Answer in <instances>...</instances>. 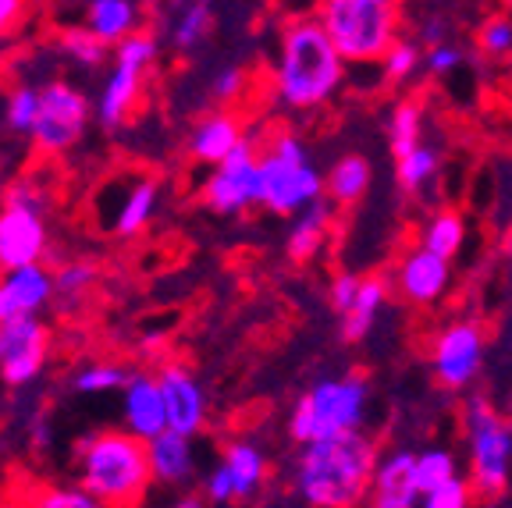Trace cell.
<instances>
[{"label":"cell","mask_w":512,"mask_h":508,"mask_svg":"<svg viewBox=\"0 0 512 508\" xmlns=\"http://www.w3.org/2000/svg\"><path fill=\"white\" fill-rule=\"evenodd\" d=\"M377 455L381 452L374 437H367L363 430L299 445V455L292 462V491L303 505L313 508L363 505L370 494Z\"/></svg>","instance_id":"obj_1"},{"label":"cell","mask_w":512,"mask_h":508,"mask_svg":"<svg viewBox=\"0 0 512 508\" xmlns=\"http://www.w3.org/2000/svg\"><path fill=\"white\" fill-rule=\"evenodd\" d=\"M345 57L338 54L317 15L292 18L281 29L274 61V96L288 111H317L331 104L345 86Z\"/></svg>","instance_id":"obj_2"},{"label":"cell","mask_w":512,"mask_h":508,"mask_svg":"<svg viewBox=\"0 0 512 508\" xmlns=\"http://www.w3.org/2000/svg\"><path fill=\"white\" fill-rule=\"evenodd\" d=\"M79 484L100 505H139L150 498V445L132 430H100L79 445Z\"/></svg>","instance_id":"obj_3"},{"label":"cell","mask_w":512,"mask_h":508,"mask_svg":"<svg viewBox=\"0 0 512 508\" xmlns=\"http://www.w3.org/2000/svg\"><path fill=\"white\" fill-rule=\"evenodd\" d=\"M317 18L349 64H381L402 29V0H320Z\"/></svg>","instance_id":"obj_4"},{"label":"cell","mask_w":512,"mask_h":508,"mask_svg":"<svg viewBox=\"0 0 512 508\" xmlns=\"http://www.w3.org/2000/svg\"><path fill=\"white\" fill-rule=\"evenodd\" d=\"M367 405H370V384L360 374L324 377V381L310 384L299 395V402L292 405L288 437L296 445H310V441H324V437L363 430Z\"/></svg>","instance_id":"obj_5"},{"label":"cell","mask_w":512,"mask_h":508,"mask_svg":"<svg viewBox=\"0 0 512 508\" xmlns=\"http://www.w3.org/2000/svg\"><path fill=\"white\" fill-rule=\"evenodd\" d=\"M466 477L480 501L505 498L512 480V423L491 398L473 395L463 405Z\"/></svg>","instance_id":"obj_6"},{"label":"cell","mask_w":512,"mask_h":508,"mask_svg":"<svg viewBox=\"0 0 512 508\" xmlns=\"http://www.w3.org/2000/svg\"><path fill=\"white\" fill-rule=\"evenodd\" d=\"M324 199V175L296 132H278L260 153V207L274 217H296Z\"/></svg>","instance_id":"obj_7"},{"label":"cell","mask_w":512,"mask_h":508,"mask_svg":"<svg viewBox=\"0 0 512 508\" xmlns=\"http://www.w3.org/2000/svg\"><path fill=\"white\" fill-rule=\"evenodd\" d=\"M50 196L32 178L8 185L0 199V270L40 263L50 249Z\"/></svg>","instance_id":"obj_8"},{"label":"cell","mask_w":512,"mask_h":508,"mask_svg":"<svg viewBox=\"0 0 512 508\" xmlns=\"http://www.w3.org/2000/svg\"><path fill=\"white\" fill-rule=\"evenodd\" d=\"M160 47L150 32H132L121 43H114V68L107 72L100 96H96V121L114 132L128 121V114L136 111L139 96H143V79L150 72V64L157 61Z\"/></svg>","instance_id":"obj_9"},{"label":"cell","mask_w":512,"mask_h":508,"mask_svg":"<svg viewBox=\"0 0 512 508\" xmlns=\"http://www.w3.org/2000/svg\"><path fill=\"white\" fill-rule=\"evenodd\" d=\"M93 104L79 86L64 79H50L40 86V114L32 125L29 139L32 146L47 157H61V153L75 150L86 135L89 121H93Z\"/></svg>","instance_id":"obj_10"},{"label":"cell","mask_w":512,"mask_h":508,"mask_svg":"<svg viewBox=\"0 0 512 508\" xmlns=\"http://www.w3.org/2000/svg\"><path fill=\"white\" fill-rule=\"evenodd\" d=\"M260 146L242 139L221 164L210 167V175L200 185V199L210 214L239 217L249 207H260Z\"/></svg>","instance_id":"obj_11"},{"label":"cell","mask_w":512,"mask_h":508,"mask_svg":"<svg viewBox=\"0 0 512 508\" xmlns=\"http://www.w3.org/2000/svg\"><path fill=\"white\" fill-rule=\"evenodd\" d=\"M484 359H488V338L477 320H456L438 331L431 345V374L441 388L466 391L484 374Z\"/></svg>","instance_id":"obj_12"},{"label":"cell","mask_w":512,"mask_h":508,"mask_svg":"<svg viewBox=\"0 0 512 508\" xmlns=\"http://www.w3.org/2000/svg\"><path fill=\"white\" fill-rule=\"evenodd\" d=\"M160 207V182L150 175H125L96 192V221L118 239H136Z\"/></svg>","instance_id":"obj_13"},{"label":"cell","mask_w":512,"mask_h":508,"mask_svg":"<svg viewBox=\"0 0 512 508\" xmlns=\"http://www.w3.org/2000/svg\"><path fill=\"white\" fill-rule=\"evenodd\" d=\"M0 381L8 388H25L43 374L50 356V331L36 317H15L0 324Z\"/></svg>","instance_id":"obj_14"},{"label":"cell","mask_w":512,"mask_h":508,"mask_svg":"<svg viewBox=\"0 0 512 508\" xmlns=\"http://www.w3.org/2000/svg\"><path fill=\"white\" fill-rule=\"evenodd\" d=\"M392 288L409 306H434V302L445 299L448 288H452V260L416 242V246L406 249V253L399 256V263H395Z\"/></svg>","instance_id":"obj_15"},{"label":"cell","mask_w":512,"mask_h":508,"mask_svg":"<svg viewBox=\"0 0 512 508\" xmlns=\"http://www.w3.org/2000/svg\"><path fill=\"white\" fill-rule=\"evenodd\" d=\"M157 381L164 391V405H168V427L189 437L203 434L210 420V398L200 377L185 363H164L157 370Z\"/></svg>","instance_id":"obj_16"},{"label":"cell","mask_w":512,"mask_h":508,"mask_svg":"<svg viewBox=\"0 0 512 508\" xmlns=\"http://www.w3.org/2000/svg\"><path fill=\"white\" fill-rule=\"evenodd\" d=\"M54 299V274L43 267V260L0 270V324L15 317H40Z\"/></svg>","instance_id":"obj_17"},{"label":"cell","mask_w":512,"mask_h":508,"mask_svg":"<svg viewBox=\"0 0 512 508\" xmlns=\"http://www.w3.org/2000/svg\"><path fill=\"white\" fill-rule=\"evenodd\" d=\"M367 501L374 508H416V505H424L420 473H416V452H409V448H392V452L377 455Z\"/></svg>","instance_id":"obj_18"},{"label":"cell","mask_w":512,"mask_h":508,"mask_svg":"<svg viewBox=\"0 0 512 508\" xmlns=\"http://www.w3.org/2000/svg\"><path fill=\"white\" fill-rule=\"evenodd\" d=\"M121 416H125V427L143 441L168 430V405H164L157 374H146V370L128 374L125 388H121Z\"/></svg>","instance_id":"obj_19"},{"label":"cell","mask_w":512,"mask_h":508,"mask_svg":"<svg viewBox=\"0 0 512 508\" xmlns=\"http://www.w3.org/2000/svg\"><path fill=\"white\" fill-rule=\"evenodd\" d=\"M150 466H153V484L182 491L196 480V437L178 434V430H164V434L150 437Z\"/></svg>","instance_id":"obj_20"},{"label":"cell","mask_w":512,"mask_h":508,"mask_svg":"<svg viewBox=\"0 0 512 508\" xmlns=\"http://www.w3.org/2000/svg\"><path fill=\"white\" fill-rule=\"evenodd\" d=\"M335 214L338 207L328 196L310 203L306 210H299L292 217V228L285 235V256L292 263H310L320 249L328 246V239L335 235Z\"/></svg>","instance_id":"obj_21"},{"label":"cell","mask_w":512,"mask_h":508,"mask_svg":"<svg viewBox=\"0 0 512 508\" xmlns=\"http://www.w3.org/2000/svg\"><path fill=\"white\" fill-rule=\"evenodd\" d=\"M242 139H246L242 121L235 118L232 111H214V114H207V118L196 121V128L189 132V157L214 167V164H221Z\"/></svg>","instance_id":"obj_22"},{"label":"cell","mask_w":512,"mask_h":508,"mask_svg":"<svg viewBox=\"0 0 512 508\" xmlns=\"http://www.w3.org/2000/svg\"><path fill=\"white\" fill-rule=\"evenodd\" d=\"M221 466L228 469L235 501L260 498L267 477H271V459H267V452L256 441H232V445L224 448Z\"/></svg>","instance_id":"obj_23"},{"label":"cell","mask_w":512,"mask_h":508,"mask_svg":"<svg viewBox=\"0 0 512 508\" xmlns=\"http://www.w3.org/2000/svg\"><path fill=\"white\" fill-rule=\"evenodd\" d=\"M370 182H374V164H370L363 153H345V157H338L335 164L328 167V175H324V196H328L338 210L356 207V203L367 199Z\"/></svg>","instance_id":"obj_24"},{"label":"cell","mask_w":512,"mask_h":508,"mask_svg":"<svg viewBox=\"0 0 512 508\" xmlns=\"http://www.w3.org/2000/svg\"><path fill=\"white\" fill-rule=\"evenodd\" d=\"M388 295H392V285L384 278H377V274L363 278L356 302L342 313V342H349V345L367 342V334L374 331L377 317H381L384 306H388Z\"/></svg>","instance_id":"obj_25"},{"label":"cell","mask_w":512,"mask_h":508,"mask_svg":"<svg viewBox=\"0 0 512 508\" xmlns=\"http://www.w3.org/2000/svg\"><path fill=\"white\" fill-rule=\"evenodd\" d=\"M82 25L114 47L125 36L143 29V8H139V0H86V22Z\"/></svg>","instance_id":"obj_26"},{"label":"cell","mask_w":512,"mask_h":508,"mask_svg":"<svg viewBox=\"0 0 512 508\" xmlns=\"http://www.w3.org/2000/svg\"><path fill=\"white\" fill-rule=\"evenodd\" d=\"M441 175V150L434 143H420L409 153L395 157V182L409 196H424V189H431L434 178Z\"/></svg>","instance_id":"obj_27"},{"label":"cell","mask_w":512,"mask_h":508,"mask_svg":"<svg viewBox=\"0 0 512 508\" xmlns=\"http://www.w3.org/2000/svg\"><path fill=\"white\" fill-rule=\"evenodd\" d=\"M466 235H470L466 217L459 214V210L448 207V210H438V214H431L424 221V228H420V246L434 249L438 256H448V260H456L466 246Z\"/></svg>","instance_id":"obj_28"},{"label":"cell","mask_w":512,"mask_h":508,"mask_svg":"<svg viewBox=\"0 0 512 508\" xmlns=\"http://www.w3.org/2000/svg\"><path fill=\"white\" fill-rule=\"evenodd\" d=\"M424 121L427 114L420 100H399L395 104L392 118H388V146H392L395 157H402V153L424 143Z\"/></svg>","instance_id":"obj_29"},{"label":"cell","mask_w":512,"mask_h":508,"mask_svg":"<svg viewBox=\"0 0 512 508\" xmlns=\"http://www.w3.org/2000/svg\"><path fill=\"white\" fill-rule=\"evenodd\" d=\"M210 25H214L210 0H189L185 8L175 11V22H171V43H175V50H196L210 36Z\"/></svg>","instance_id":"obj_30"},{"label":"cell","mask_w":512,"mask_h":508,"mask_svg":"<svg viewBox=\"0 0 512 508\" xmlns=\"http://www.w3.org/2000/svg\"><path fill=\"white\" fill-rule=\"evenodd\" d=\"M57 43H61V54L72 64H79V68H100V64L107 61V54L114 50L111 43H104L93 29H86V25L64 29Z\"/></svg>","instance_id":"obj_31"},{"label":"cell","mask_w":512,"mask_h":508,"mask_svg":"<svg viewBox=\"0 0 512 508\" xmlns=\"http://www.w3.org/2000/svg\"><path fill=\"white\" fill-rule=\"evenodd\" d=\"M416 473H420V491L427 494L445 484V480L459 477V459L452 448L431 445V448H424V452H416Z\"/></svg>","instance_id":"obj_32"},{"label":"cell","mask_w":512,"mask_h":508,"mask_svg":"<svg viewBox=\"0 0 512 508\" xmlns=\"http://www.w3.org/2000/svg\"><path fill=\"white\" fill-rule=\"evenodd\" d=\"M36 114H40V86H15L8 93V104H4V121H8L11 132L29 135L36 125Z\"/></svg>","instance_id":"obj_33"},{"label":"cell","mask_w":512,"mask_h":508,"mask_svg":"<svg viewBox=\"0 0 512 508\" xmlns=\"http://www.w3.org/2000/svg\"><path fill=\"white\" fill-rule=\"evenodd\" d=\"M128 381V370L118 363H93V366H82L79 374H75L72 388L79 395H107V391H118L125 388Z\"/></svg>","instance_id":"obj_34"},{"label":"cell","mask_w":512,"mask_h":508,"mask_svg":"<svg viewBox=\"0 0 512 508\" xmlns=\"http://www.w3.org/2000/svg\"><path fill=\"white\" fill-rule=\"evenodd\" d=\"M420 68H424V54H420V47H416L413 40H395L392 47H388V54L381 57V72L388 82L413 79Z\"/></svg>","instance_id":"obj_35"},{"label":"cell","mask_w":512,"mask_h":508,"mask_svg":"<svg viewBox=\"0 0 512 508\" xmlns=\"http://www.w3.org/2000/svg\"><path fill=\"white\" fill-rule=\"evenodd\" d=\"M477 47L491 61H505L512 57V18L509 15H491L488 22L477 29Z\"/></svg>","instance_id":"obj_36"},{"label":"cell","mask_w":512,"mask_h":508,"mask_svg":"<svg viewBox=\"0 0 512 508\" xmlns=\"http://www.w3.org/2000/svg\"><path fill=\"white\" fill-rule=\"evenodd\" d=\"M93 281H96L93 263H64V267L54 270L57 299H82L93 288Z\"/></svg>","instance_id":"obj_37"},{"label":"cell","mask_w":512,"mask_h":508,"mask_svg":"<svg viewBox=\"0 0 512 508\" xmlns=\"http://www.w3.org/2000/svg\"><path fill=\"white\" fill-rule=\"evenodd\" d=\"M473 501H477V491H473L470 477H463V473L424 494L427 508H466V505H473Z\"/></svg>","instance_id":"obj_38"},{"label":"cell","mask_w":512,"mask_h":508,"mask_svg":"<svg viewBox=\"0 0 512 508\" xmlns=\"http://www.w3.org/2000/svg\"><path fill=\"white\" fill-rule=\"evenodd\" d=\"M32 505L40 508H96L100 501L86 491V487H43V494L32 498Z\"/></svg>","instance_id":"obj_39"},{"label":"cell","mask_w":512,"mask_h":508,"mask_svg":"<svg viewBox=\"0 0 512 508\" xmlns=\"http://www.w3.org/2000/svg\"><path fill=\"white\" fill-rule=\"evenodd\" d=\"M466 54L463 47H456L452 40H441V43H431L424 54V68L431 75H452L456 68H463Z\"/></svg>","instance_id":"obj_40"},{"label":"cell","mask_w":512,"mask_h":508,"mask_svg":"<svg viewBox=\"0 0 512 508\" xmlns=\"http://www.w3.org/2000/svg\"><path fill=\"white\" fill-rule=\"evenodd\" d=\"M360 285H363V278H360V274H352V270H342V274H335V278H331L328 302H331V310H335L338 317H342L352 302H356V295H360Z\"/></svg>","instance_id":"obj_41"},{"label":"cell","mask_w":512,"mask_h":508,"mask_svg":"<svg viewBox=\"0 0 512 508\" xmlns=\"http://www.w3.org/2000/svg\"><path fill=\"white\" fill-rule=\"evenodd\" d=\"M242 89H246V72H242V68H221V72L214 75V82H210V96L221 100V104L239 100Z\"/></svg>","instance_id":"obj_42"},{"label":"cell","mask_w":512,"mask_h":508,"mask_svg":"<svg viewBox=\"0 0 512 508\" xmlns=\"http://www.w3.org/2000/svg\"><path fill=\"white\" fill-rule=\"evenodd\" d=\"M29 22V0H0V40L15 36Z\"/></svg>","instance_id":"obj_43"},{"label":"cell","mask_w":512,"mask_h":508,"mask_svg":"<svg viewBox=\"0 0 512 508\" xmlns=\"http://www.w3.org/2000/svg\"><path fill=\"white\" fill-rule=\"evenodd\" d=\"M448 32H452V25L445 22V18H427L424 25H420V36H424V43L431 47V43H441V40H448Z\"/></svg>","instance_id":"obj_44"},{"label":"cell","mask_w":512,"mask_h":508,"mask_svg":"<svg viewBox=\"0 0 512 508\" xmlns=\"http://www.w3.org/2000/svg\"><path fill=\"white\" fill-rule=\"evenodd\" d=\"M168 4H171V8L178 11V8H185V4H189V0H168Z\"/></svg>","instance_id":"obj_45"},{"label":"cell","mask_w":512,"mask_h":508,"mask_svg":"<svg viewBox=\"0 0 512 508\" xmlns=\"http://www.w3.org/2000/svg\"><path fill=\"white\" fill-rule=\"evenodd\" d=\"M502 4H505V8H512V0H502Z\"/></svg>","instance_id":"obj_46"},{"label":"cell","mask_w":512,"mask_h":508,"mask_svg":"<svg viewBox=\"0 0 512 508\" xmlns=\"http://www.w3.org/2000/svg\"><path fill=\"white\" fill-rule=\"evenodd\" d=\"M0 356H4V345H0Z\"/></svg>","instance_id":"obj_47"}]
</instances>
